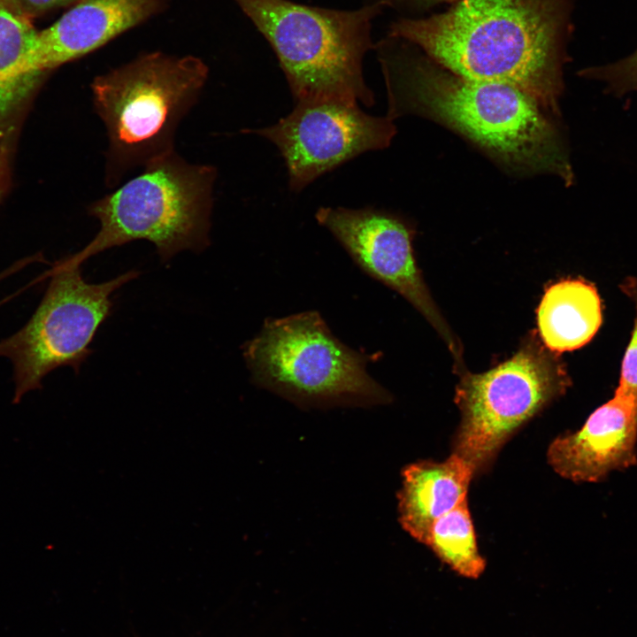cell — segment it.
Masks as SVG:
<instances>
[{
	"label": "cell",
	"instance_id": "obj_1",
	"mask_svg": "<svg viewBox=\"0 0 637 637\" xmlns=\"http://www.w3.org/2000/svg\"><path fill=\"white\" fill-rule=\"evenodd\" d=\"M568 17V0H458L392 23L388 36L457 76L516 87L557 112Z\"/></svg>",
	"mask_w": 637,
	"mask_h": 637
},
{
	"label": "cell",
	"instance_id": "obj_2",
	"mask_svg": "<svg viewBox=\"0 0 637 637\" xmlns=\"http://www.w3.org/2000/svg\"><path fill=\"white\" fill-rule=\"evenodd\" d=\"M375 48L388 90L387 117L422 113L510 166L548 172L572 183L558 134L529 95L510 85L457 76L428 58L396 50L389 39Z\"/></svg>",
	"mask_w": 637,
	"mask_h": 637
},
{
	"label": "cell",
	"instance_id": "obj_3",
	"mask_svg": "<svg viewBox=\"0 0 637 637\" xmlns=\"http://www.w3.org/2000/svg\"><path fill=\"white\" fill-rule=\"evenodd\" d=\"M194 56L142 54L91 83L94 109L108 140L104 179L117 187L131 170L173 150L177 127L208 79Z\"/></svg>",
	"mask_w": 637,
	"mask_h": 637
},
{
	"label": "cell",
	"instance_id": "obj_4",
	"mask_svg": "<svg viewBox=\"0 0 637 637\" xmlns=\"http://www.w3.org/2000/svg\"><path fill=\"white\" fill-rule=\"evenodd\" d=\"M273 50L296 101L335 99L374 104L363 60L375 45L373 19L385 2L355 10L291 0H234Z\"/></svg>",
	"mask_w": 637,
	"mask_h": 637
},
{
	"label": "cell",
	"instance_id": "obj_5",
	"mask_svg": "<svg viewBox=\"0 0 637 637\" xmlns=\"http://www.w3.org/2000/svg\"><path fill=\"white\" fill-rule=\"evenodd\" d=\"M216 177L212 165L191 164L174 150L156 158L88 206L99 231L69 257L81 265L98 253L137 240L153 243L163 263L182 250L203 251L210 245Z\"/></svg>",
	"mask_w": 637,
	"mask_h": 637
},
{
	"label": "cell",
	"instance_id": "obj_6",
	"mask_svg": "<svg viewBox=\"0 0 637 637\" xmlns=\"http://www.w3.org/2000/svg\"><path fill=\"white\" fill-rule=\"evenodd\" d=\"M252 381L300 406H370L390 394L366 371L368 357L345 345L317 311L266 319L242 346Z\"/></svg>",
	"mask_w": 637,
	"mask_h": 637
},
{
	"label": "cell",
	"instance_id": "obj_7",
	"mask_svg": "<svg viewBox=\"0 0 637 637\" xmlns=\"http://www.w3.org/2000/svg\"><path fill=\"white\" fill-rule=\"evenodd\" d=\"M129 271L103 283L86 281L81 265L69 257L54 264L45 293L29 320L16 333L0 341V357L13 369L12 403L42 388L53 370L71 366L75 373L93 352L90 344L100 326L111 315V296L136 279Z\"/></svg>",
	"mask_w": 637,
	"mask_h": 637
},
{
	"label": "cell",
	"instance_id": "obj_8",
	"mask_svg": "<svg viewBox=\"0 0 637 637\" xmlns=\"http://www.w3.org/2000/svg\"><path fill=\"white\" fill-rule=\"evenodd\" d=\"M567 375L559 361L531 342L493 369L464 375L456 391L461 420L453 453L480 472L509 438L564 392Z\"/></svg>",
	"mask_w": 637,
	"mask_h": 637
},
{
	"label": "cell",
	"instance_id": "obj_9",
	"mask_svg": "<svg viewBox=\"0 0 637 637\" xmlns=\"http://www.w3.org/2000/svg\"><path fill=\"white\" fill-rule=\"evenodd\" d=\"M392 121L367 114L354 102L302 100L274 125L243 132L257 134L278 148L289 188L300 192L344 162L387 148L396 132Z\"/></svg>",
	"mask_w": 637,
	"mask_h": 637
},
{
	"label": "cell",
	"instance_id": "obj_10",
	"mask_svg": "<svg viewBox=\"0 0 637 637\" xmlns=\"http://www.w3.org/2000/svg\"><path fill=\"white\" fill-rule=\"evenodd\" d=\"M315 217L365 272L407 299L455 349L416 265L404 222L373 208L321 207Z\"/></svg>",
	"mask_w": 637,
	"mask_h": 637
},
{
	"label": "cell",
	"instance_id": "obj_11",
	"mask_svg": "<svg viewBox=\"0 0 637 637\" xmlns=\"http://www.w3.org/2000/svg\"><path fill=\"white\" fill-rule=\"evenodd\" d=\"M637 404L615 391L573 433L556 437L547 459L560 476L573 482H600L615 471L637 464Z\"/></svg>",
	"mask_w": 637,
	"mask_h": 637
},
{
	"label": "cell",
	"instance_id": "obj_12",
	"mask_svg": "<svg viewBox=\"0 0 637 637\" xmlns=\"http://www.w3.org/2000/svg\"><path fill=\"white\" fill-rule=\"evenodd\" d=\"M171 0H79L55 23L37 31L35 69L46 73L88 55L163 12Z\"/></svg>",
	"mask_w": 637,
	"mask_h": 637
},
{
	"label": "cell",
	"instance_id": "obj_13",
	"mask_svg": "<svg viewBox=\"0 0 637 637\" xmlns=\"http://www.w3.org/2000/svg\"><path fill=\"white\" fill-rule=\"evenodd\" d=\"M474 474L472 467L455 453L441 462L423 460L406 466L398 494L403 528L425 544L433 523L467 499Z\"/></svg>",
	"mask_w": 637,
	"mask_h": 637
},
{
	"label": "cell",
	"instance_id": "obj_14",
	"mask_svg": "<svg viewBox=\"0 0 637 637\" xmlns=\"http://www.w3.org/2000/svg\"><path fill=\"white\" fill-rule=\"evenodd\" d=\"M36 34L30 19L0 3V147L9 151L44 76L32 63Z\"/></svg>",
	"mask_w": 637,
	"mask_h": 637
},
{
	"label": "cell",
	"instance_id": "obj_15",
	"mask_svg": "<svg viewBox=\"0 0 637 637\" xmlns=\"http://www.w3.org/2000/svg\"><path fill=\"white\" fill-rule=\"evenodd\" d=\"M602 321V303L595 288L582 280H564L548 288L537 311L539 334L555 352L586 345Z\"/></svg>",
	"mask_w": 637,
	"mask_h": 637
},
{
	"label": "cell",
	"instance_id": "obj_16",
	"mask_svg": "<svg viewBox=\"0 0 637 637\" xmlns=\"http://www.w3.org/2000/svg\"><path fill=\"white\" fill-rule=\"evenodd\" d=\"M425 545L461 576L477 579L485 570L467 499L433 523Z\"/></svg>",
	"mask_w": 637,
	"mask_h": 637
},
{
	"label": "cell",
	"instance_id": "obj_17",
	"mask_svg": "<svg viewBox=\"0 0 637 637\" xmlns=\"http://www.w3.org/2000/svg\"><path fill=\"white\" fill-rule=\"evenodd\" d=\"M581 75L602 81L606 91L617 96L637 91V49L617 62L587 68Z\"/></svg>",
	"mask_w": 637,
	"mask_h": 637
},
{
	"label": "cell",
	"instance_id": "obj_18",
	"mask_svg": "<svg viewBox=\"0 0 637 637\" xmlns=\"http://www.w3.org/2000/svg\"><path fill=\"white\" fill-rule=\"evenodd\" d=\"M624 289L633 297L636 307V316L632 335L622 360L618 386L616 392L634 400L637 404V289L627 283Z\"/></svg>",
	"mask_w": 637,
	"mask_h": 637
},
{
	"label": "cell",
	"instance_id": "obj_19",
	"mask_svg": "<svg viewBox=\"0 0 637 637\" xmlns=\"http://www.w3.org/2000/svg\"><path fill=\"white\" fill-rule=\"evenodd\" d=\"M79 0H0L4 6L27 19L44 14L50 11L70 4Z\"/></svg>",
	"mask_w": 637,
	"mask_h": 637
},
{
	"label": "cell",
	"instance_id": "obj_20",
	"mask_svg": "<svg viewBox=\"0 0 637 637\" xmlns=\"http://www.w3.org/2000/svg\"><path fill=\"white\" fill-rule=\"evenodd\" d=\"M10 152L0 148V202L10 185Z\"/></svg>",
	"mask_w": 637,
	"mask_h": 637
},
{
	"label": "cell",
	"instance_id": "obj_21",
	"mask_svg": "<svg viewBox=\"0 0 637 637\" xmlns=\"http://www.w3.org/2000/svg\"><path fill=\"white\" fill-rule=\"evenodd\" d=\"M36 261L35 256H31L29 257H26L20 261L16 262L13 264L11 267L7 268L6 270L0 272V280H4L7 276L16 272L19 269L23 268L24 266L27 265L28 264H31L33 262Z\"/></svg>",
	"mask_w": 637,
	"mask_h": 637
},
{
	"label": "cell",
	"instance_id": "obj_22",
	"mask_svg": "<svg viewBox=\"0 0 637 637\" xmlns=\"http://www.w3.org/2000/svg\"><path fill=\"white\" fill-rule=\"evenodd\" d=\"M423 1H429V2H434V1H436V2H442V1H447V0H423Z\"/></svg>",
	"mask_w": 637,
	"mask_h": 637
}]
</instances>
